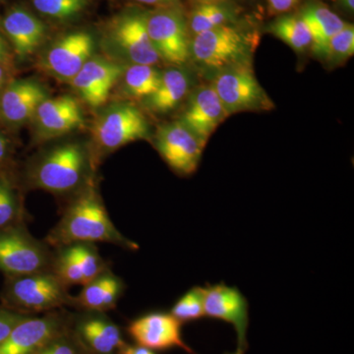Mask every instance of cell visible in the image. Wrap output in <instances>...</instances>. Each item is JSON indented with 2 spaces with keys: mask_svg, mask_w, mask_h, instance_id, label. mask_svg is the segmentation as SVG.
<instances>
[{
  "mask_svg": "<svg viewBox=\"0 0 354 354\" xmlns=\"http://www.w3.org/2000/svg\"><path fill=\"white\" fill-rule=\"evenodd\" d=\"M44 241L53 248L75 242H104L125 250L139 249L137 242L127 239L114 225L95 181L70 199L62 218Z\"/></svg>",
  "mask_w": 354,
  "mask_h": 354,
  "instance_id": "1",
  "label": "cell"
},
{
  "mask_svg": "<svg viewBox=\"0 0 354 354\" xmlns=\"http://www.w3.org/2000/svg\"><path fill=\"white\" fill-rule=\"evenodd\" d=\"M95 165L87 147L80 142H66L35 158L25 172V183L31 189L73 198L95 181Z\"/></svg>",
  "mask_w": 354,
  "mask_h": 354,
  "instance_id": "2",
  "label": "cell"
},
{
  "mask_svg": "<svg viewBox=\"0 0 354 354\" xmlns=\"http://www.w3.org/2000/svg\"><path fill=\"white\" fill-rule=\"evenodd\" d=\"M72 297L68 286L46 271L6 277L1 302L7 309L35 315L70 307Z\"/></svg>",
  "mask_w": 354,
  "mask_h": 354,
  "instance_id": "3",
  "label": "cell"
},
{
  "mask_svg": "<svg viewBox=\"0 0 354 354\" xmlns=\"http://www.w3.org/2000/svg\"><path fill=\"white\" fill-rule=\"evenodd\" d=\"M53 248L32 236L26 223L0 230V272L19 276L50 271Z\"/></svg>",
  "mask_w": 354,
  "mask_h": 354,
  "instance_id": "4",
  "label": "cell"
},
{
  "mask_svg": "<svg viewBox=\"0 0 354 354\" xmlns=\"http://www.w3.org/2000/svg\"><path fill=\"white\" fill-rule=\"evenodd\" d=\"M251 46L249 35L227 24L196 35L190 44V53L205 66L221 70L247 64Z\"/></svg>",
  "mask_w": 354,
  "mask_h": 354,
  "instance_id": "5",
  "label": "cell"
},
{
  "mask_svg": "<svg viewBox=\"0 0 354 354\" xmlns=\"http://www.w3.org/2000/svg\"><path fill=\"white\" fill-rule=\"evenodd\" d=\"M147 12L131 9L109 21L106 41L114 53L132 64L156 65L160 62L147 31Z\"/></svg>",
  "mask_w": 354,
  "mask_h": 354,
  "instance_id": "6",
  "label": "cell"
},
{
  "mask_svg": "<svg viewBox=\"0 0 354 354\" xmlns=\"http://www.w3.org/2000/svg\"><path fill=\"white\" fill-rule=\"evenodd\" d=\"M149 123L146 116L132 104H118L104 111L93 127V139L99 156L111 153L121 147L147 139Z\"/></svg>",
  "mask_w": 354,
  "mask_h": 354,
  "instance_id": "7",
  "label": "cell"
},
{
  "mask_svg": "<svg viewBox=\"0 0 354 354\" xmlns=\"http://www.w3.org/2000/svg\"><path fill=\"white\" fill-rule=\"evenodd\" d=\"M146 25L160 59L174 65L187 62L191 53L189 29L179 9L167 6L147 12Z\"/></svg>",
  "mask_w": 354,
  "mask_h": 354,
  "instance_id": "8",
  "label": "cell"
},
{
  "mask_svg": "<svg viewBox=\"0 0 354 354\" xmlns=\"http://www.w3.org/2000/svg\"><path fill=\"white\" fill-rule=\"evenodd\" d=\"M71 313L64 309L31 315L18 324L0 344V354H36L69 328Z\"/></svg>",
  "mask_w": 354,
  "mask_h": 354,
  "instance_id": "9",
  "label": "cell"
},
{
  "mask_svg": "<svg viewBox=\"0 0 354 354\" xmlns=\"http://www.w3.org/2000/svg\"><path fill=\"white\" fill-rule=\"evenodd\" d=\"M94 50L91 32L81 30L68 32L44 51L39 62V69L57 80L70 83L93 57Z\"/></svg>",
  "mask_w": 354,
  "mask_h": 354,
  "instance_id": "10",
  "label": "cell"
},
{
  "mask_svg": "<svg viewBox=\"0 0 354 354\" xmlns=\"http://www.w3.org/2000/svg\"><path fill=\"white\" fill-rule=\"evenodd\" d=\"M213 87L228 116L271 106L264 90L247 64L221 69Z\"/></svg>",
  "mask_w": 354,
  "mask_h": 354,
  "instance_id": "11",
  "label": "cell"
},
{
  "mask_svg": "<svg viewBox=\"0 0 354 354\" xmlns=\"http://www.w3.org/2000/svg\"><path fill=\"white\" fill-rule=\"evenodd\" d=\"M111 268L90 242H75L53 248L50 271L65 286H85Z\"/></svg>",
  "mask_w": 354,
  "mask_h": 354,
  "instance_id": "12",
  "label": "cell"
},
{
  "mask_svg": "<svg viewBox=\"0 0 354 354\" xmlns=\"http://www.w3.org/2000/svg\"><path fill=\"white\" fill-rule=\"evenodd\" d=\"M205 316L225 321L234 326L237 335V354H243L247 348L249 326V304L239 288L227 283L204 286Z\"/></svg>",
  "mask_w": 354,
  "mask_h": 354,
  "instance_id": "13",
  "label": "cell"
},
{
  "mask_svg": "<svg viewBox=\"0 0 354 354\" xmlns=\"http://www.w3.org/2000/svg\"><path fill=\"white\" fill-rule=\"evenodd\" d=\"M156 148L172 171L187 176L197 171L204 146L179 121L160 127L156 135Z\"/></svg>",
  "mask_w": 354,
  "mask_h": 354,
  "instance_id": "14",
  "label": "cell"
},
{
  "mask_svg": "<svg viewBox=\"0 0 354 354\" xmlns=\"http://www.w3.org/2000/svg\"><path fill=\"white\" fill-rule=\"evenodd\" d=\"M70 330L88 354H118L125 342L120 328L106 313H71Z\"/></svg>",
  "mask_w": 354,
  "mask_h": 354,
  "instance_id": "15",
  "label": "cell"
},
{
  "mask_svg": "<svg viewBox=\"0 0 354 354\" xmlns=\"http://www.w3.org/2000/svg\"><path fill=\"white\" fill-rule=\"evenodd\" d=\"M127 332L137 346L150 351L181 348L195 354L183 341L181 323L167 312H150L137 317L128 325Z\"/></svg>",
  "mask_w": 354,
  "mask_h": 354,
  "instance_id": "16",
  "label": "cell"
},
{
  "mask_svg": "<svg viewBox=\"0 0 354 354\" xmlns=\"http://www.w3.org/2000/svg\"><path fill=\"white\" fill-rule=\"evenodd\" d=\"M123 71L121 65L111 60L93 57L70 84L86 104L100 106L108 101Z\"/></svg>",
  "mask_w": 354,
  "mask_h": 354,
  "instance_id": "17",
  "label": "cell"
},
{
  "mask_svg": "<svg viewBox=\"0 0 354 354\" xmlns=\"http://www.w3.org/2000/svg\"><path fill=\"white\" fill-rule=\"evenodd\" d=\"M32 120L41 139L57 138L84 125L82 109L70 95L46 97Z\"/></svg>",
  "mask_w": 354,
  "mask_h": 354,
  "instance_id": "18",
  "label": "cell"
},
{
  "mask_svg": "<svg viewBox=\"0 0 354 354\" xmlns=\"http://www.w3.org/2000/svg\"><path fill=\"white\" fill-rule=\"evenodd\" d=\"M48 95L46 88L36 81H11L0 95V118L7 124H24L34 118L39 104Z\"/></svg>",
  "mask_w": 354,
  "mask_h": 354,
  "instance_id": "19",
  "label": "cell"
},
{
  "mask_svg": "<svg viewBox=\"0 0 354 354\" xmlns=\"http://www.w3.org/2000/svg\"><path fill=\"white\" fill-rule=\"evenodd\" d=\"M4 38L11 44L16 57L26 59L39 50L48 35V28L37 16L21 7L6 12L1 20Z\"/></svg>",
  "mask_w": 354,
  "mask_h": 354,
  "instance_id": "20",
  "label": "cell"
},
{
  "mask_svg": "<svg viewBox=\"0 0 354 354\" xmlns=\"http://www.w3.org/2000/svg\"><path fill=\"white\" fill-rule=\"evenodd\" d=\"M228 116L214 87L198 88L191 97L180 122L205 147L218 125Z\"/></svg>",
  "mask_w": 354,
  "mask_h": 354,
  "instance_id": "21",
  "label": "cell"
},
{
  "mask_svg": "<svg viewBox=\"0 0 354 354\" xmlns=\"http://www.w3.org/2000/svg\"><path fill=\"white\" fill-rule=\"evenodd\" d=\"M127 290L123 279L114 274L111 268L82 286L75 297H72L71 306L78 311L106 312L115 309Z\"/></svg>",
  "mask_w": 354,
  "mask_h": 354,
  "instance_id": "22",
  "label": "cell"
},
{
  "mask_svg": "<svg viewBox=\"0 0 354 354\" xmlns=\"http://www.w3.org/2000/svg\"><path fill=\"white\" fill-rule=\"evenodd\" d=\"M300 15L311 30L313 37L312 50L319 57H322L330 39L341 31L346 23L329 8L319 4L307 6Z\"/></svg>",
  "mask_w": 354,
  "mask_h": 354,
  "instance_id": "23",
  "label": "cell"
},
{
  "mask_svg": "<svg viewBox=\"0 0 354 354\" xmlns=\"http://www.w3.org/2000/svg\"><path fill=\"white\" fill-rule=\"evenodd\" d=\"M189 77L178 69L164 72L160 86L153 95L147 97V106L156 113H169L178 106L189 91Z\"/></svg>",
  "mask_w": 354,
  "mask_h": 354,
  "instance_id": "24",
  "label": "cell"
},
{
  "mask_svg": "<svg viewBox=\"0 0 354 354\" xmlns=\"http://www.w3.org/2000/svg\"><path fill=\"white\" fill-rule=\"evenodd\" d=\"M162 73L155 65L132 64L122 73L123 90L132 99H147L157 91Z\"/></svg>",
  "mask_w": 354,
  "mask_h": 354,
  "instance_id": "25",
  "label": "cell"
},
{
  "mask_svg": "<svg viewBox=\"0 0 354 354\" xmlns=\"http://www.w3.org/2000/svg\"><path fill=\"white\" fill-rule=\"evenodd\" d=\"M268 31L295 51H304L313 43L311 30L300 14L279 18L270 25Z\"/></svg>",
  "mask_w": 354,
  "mask_h": 354,
  "instance_id": "26",
  "label": "cell"
},
{
  "mask_svg": "<svg viewBox=\"0 0 354 354\" xmlns=\"http://www.w3.org/2000/svg\"><path fill=\"white\" fill-rule=\"evenodd\" d=\"M23 203L15 183L6 174H0V230L26 223Z\"/></svg>",
  "mask_w": 354,
  "mask_h": 354,
  "instance_id": "27",
  "label": "cell"
},
{
  "mask_svg": "<svg viewBox=\"0 0 354 354\" xmlns=\"http://www.w3.org/2000/svg\"><path fill=\"white\" fill-rule=\"evenodd\" d=\"M232 14L227 7L218 3L200 4L191 13L188 29L194 36L220 26L227 25Z\"/></svg>",
  "mask_w": 354,
  "mask_h": 354,
  "instance_id": "28",
  "label": "cell"
},
{
  "mask_svg": "<svg viewBox=\"0 0 354 354\" xmlns=\"http://www.w3.org/2000/svg\"><path fill=\"white\" fill-rule=\"evenodd\" d=\"M38 12L50 19L68 21L81 15L90 0H31Z\"/></svg>",
  "mask_w": 354,
  "mask_h": 354,
  "instance_id": "29",
  "label": "cell"
},
{
  "mask_svg": "<svg viewBox=\"0 0 354 354\" xmlns=\"http://www.w3.org/2000/svg\"><path fill=\"white\" fill-rule=\"evenodd\" d=\"M181 324L193 322L205 317L204 286H193L176 300L171 312Z\"/></svg>",
  "mask_w": 354,
  "mask_h": 354,
  "instance_id": "30",
  "label": "cell"
},
{
  "mask_svg": "<svg viewBox=\"0 0 354 354\" xmlns=\"http://www.w3.org/2000/svg\"><path fill=\"white\" fill-rule=\"evenodd\" d=\"M354 53V27L346 24L341 31L330 39L323 57L328 62L339 64L353 57Z\"/></svg>",
  "mask_w": 354,
  "mask_h": 354,
  "instance_id": "31",
  "label": "cell"
},
{
  "mask_svg": "<svg viewBox=\"0 0 354 354\" xmlns=\"http://www.w3.org/2000/svg\"><path fill=\"white\" fill-rule=\"evenodd\" d=\"M36 354H88L70 327L46 344Z\"/></svg>",
  "mask_w": 354,
  "mask_h": 354,
  "instance_id": "32",
  "label": "cell"
},
{
  "mask_svg": "<svg viewBox=\"0 0 354 354\" xmlns=\"http://www.w3.org/2000/svg\"><path fill=\"white\" fill-rule=\"evenodd\" d=\"M31 315L19 313L14 310L7 309L6 307L0 308V344L8 337L11 330L24 319Z\"/></svg>",
  "mask_w": 354,
  "mask_h": 354,
  "instance_id": "33",
  "label": "cell"
},
{
  "mask_svg": "<svg viewBox=\"0 0 354 354\" xmlns=\"http://www.w3.org/2000/svg\"><path fill=\"white\" fill-rule=\"evenodd\" d=\"M298 1L299 0H268V3L272 13L281 14L295 8Z\"/></svg>",
  "mask_w": 354,
  "mask_h": 354,
  "instance_id": "34",
  "label": "cell"
},
{
  "mask_svg": "<svg viewBox=\"0 0 354 354\" xmlns=\"http://www.w3.org/2000/svg\"><path fill=\"white\" fill-rule=\"evenodd\" d=\"M10 155V141L6 135L0 133V167H3Z\"/></svg>",
  "mask_w": 354,
  "mask_h": 354,
  "instance_id": "35",
  "label": "cell"
},
{
  "mask_svg": "<svg viewBox=\"0 0 354 354\" xmlns=\"http://www.w3.org/2000/svg\"><path fill=\"white\" fill-rule=\"evenodd\" d=\"M118 354H156L153 351L150 349L143 348L140 346H129V344H125L120 349Z\"/></svg>",
  "mask_w": 354,
  "mask_h": 354,
  "instance_id": "36",
  "label": "cell"
},
{
  "mask_svg": "<svg viewBox=\"0 0 354 354\" xmlns=\"http://www.w3.org/2000/svg\"><path fill=\"white\" fill-rule=\"evenodd\" d=\"M9 57L8 44L3 35L0 32V64H6Z\"/></svg>",
  "mask_w": 354,
  "mask_h": 354,
  "instance_id": "37",
  "label": "cell"
},
{
  "mask_svg": "<svg viewBox=\"0 0 354 354\" xmlns=\"http://www.w3.org/2000/svg\"><path fill=\"white\" fill-rule=\"evenodd\" d=\"M140 3L148 4V6H167L174 3L177 0H135Z\"/></svg>",
  "mask_w": 354,
  "mask_h": 354,
  "instance_id": "38",
  "label": "cell"
},
{
  "mask_svg": "<svg viewBox=\"0 0 354 354\" xmlns=\"http://www.w3.org/2000/svg\"><path fill=\"white\" fill-rule=\"evenodd\" d=\"M6 64H0V95H1L2 90L6 85L7 67Z\"/></svg>",
  "mask_w": 354,
  "mask_h": 354,
  "instance_id": "39",
  "label": "cell"
},
{
  "mask_svg": "<svg viewBox=\"0 0 354 354\" xmlns=\"http://www.w3.org/2000/svg\"><path fill=\"white\" fill-rule=\"evenodd\" d=\"M342 3L344 8L348 9V11H353L354 0H342Z\"/></svg>",
  "mask_w": 354,
  "mask_h": 354,
  "instance_id": "40",
  "label": "cell"
},
{
  "mask_svg": "<svg viewBox=\"0 0 354 354\" xmlns=\"http://www.w3.org/2000/svg\"><path fill=\"white\" fill-rule=\"evenodd\" d=\"M197 1H199L201 4H206V3H216V1L218 0H197Z\"/></svg>",
  "mask_w": 354,
  "mask_h": 354,
  "instance_id": "41",
  "label": "cell"
},
{
  "mask_svg": "<svg viewBox=\"0 0 354 354\" xmlns=\"http://www.w3.org/2000/svg\"><path fill=\"white\" fill-rule=\"evenodd\" d=\"M234 354H237V353H234Z\"/></svg>",
  "mask_w": 354,
  "mask_h": 354,
  "instance_id": "42",
  "label": "cell"
}]
</instances>
